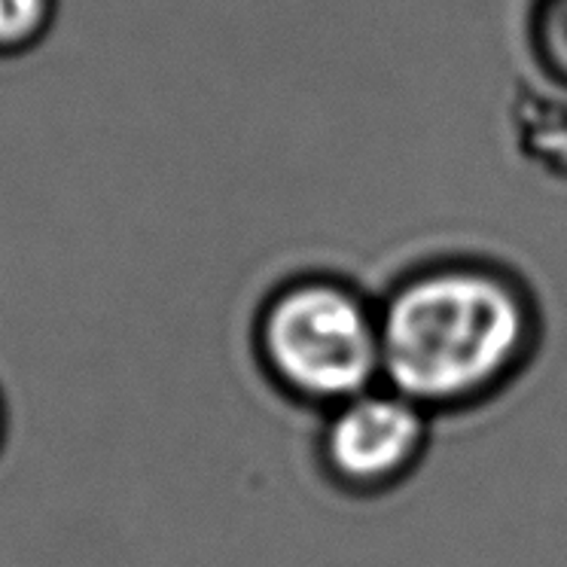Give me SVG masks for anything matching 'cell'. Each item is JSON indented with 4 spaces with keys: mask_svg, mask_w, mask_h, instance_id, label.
I'll list each match as a JSON object with an SVG mask.
<instances>
[{
    "mask_svg": "<svg viewBox=\"0 0 567 567\" xmlns=\"http://www.w3.org/2000/svg\"><path fill=\"white\" fill-rule=\"evenodd\" d=\"M262 370L284 394L333 409L382 384L379 311L339 284H297L259 318Z\"/></svg>",
    "mask_w": 567,
    "mask_h": 567,
    "instance_id": "obj_2",
    "label": "cell"
},
{
    "mask_svg": "<svg viewBox=\"0 0 567 567\" xmlns=\"http://www.w3.org/2000/svg\"><path fill=\"white\" fill-rule=\"evenodd\" d=\"M7 427H10V421H7V400L0 394V452H3V443H7Z\"/></svg>",
    "mask_w": 567,
    "mask_h": 567,
    "instance_id": "obj_5",
    "label": "cell"
},
{
    "mask_svg": "<svg viewBox=\"0 0 567 567\" xmlns=\"http://www.w3.org/2000/svg\"><path fill=\"white\" fill-rule=\"evenodd\" d=\"M431 412L388 384L330 409L321 431L327 476L351 494H382L419 467Z\"/></svg>",
    "mask_w": 567,
    "mask_h": 567,
    "instance_id": "obj_3",
    "label": "cell"
},
{
    "mask_svg": "<svg viewBox=\"0 0 567 567\" xmlns=\"http://www.w3.org/2000/svg\"><path fill=\"white\" fill-rule=\"evenodd\" d=\"M55 19V0H0V55L38 47Z\"/></svg>",
    "mask_w": 567,
    "mask_h": 567,
    "instance_id": "obj_4",
    "label": "cell"
},
{
    "mask_svg": "<svg viewBox=\"0 0 567 567\" xmlns=\"http://www.w3.org/2000/svg\"><path fill=\"white\" fill-rule=\"evenodd\" d=\"M382 382L427 412L488 400L525 370L534 315L492 271L440 269L403 284L379 311Z\"/></svg>",
    "mask_w": 567,
    "mask_h": 567,
    "instance_id": "obj_1",
    "label": "cell"
}]
</instances>
